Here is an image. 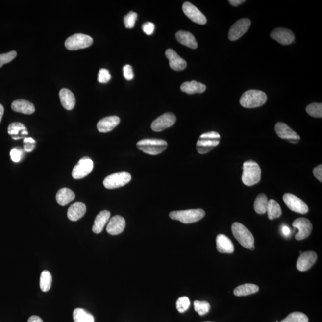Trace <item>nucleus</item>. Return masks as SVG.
<instances>
[{"instance_id": "1", "label": "nucleus", "mask_w": 322, "mask_h": 322, "mask_svg": "<svg viewBox=\"0 0 322 322\" xmlns=\"http://www.w3.org/2000/svg\"><path fill=\"white\" fill-rule=\"evenodd\" d=\"M261 175V170L257 162L252 160L244 162L242 181L245 185L252 186L259 183Z\"/></svg>"}, {"instance_id": "2", "label": "nucleus", "mask_w": 322, "mask_h": 322, "mask_svg": "<svg viewBox=\"0 0 322 322\" xmlns=\"http://www.w3.org/2000/svg\"><path fill=\"white\" fill-rule=\"evenodd\" d=\"M268 96L262 91L250 90L245 92L240 99L242 106L246 108H255L265 104Z\"/></svg>"}, {"instance_id": "3", "label": "nucleus", "mask_w": 322, "mask_h": 322, "mask_svg": "<svg viewBox=\"0 0 322 322\" xmlns=\"http://www.w3.org/2000/svg\"><path fill=\"white\" fill-rule=\"evenodd\" d=\"M233 235L242 247L254 250V238L248 228L240 223H234L232 226Z\"/></svg>"}, {"instance_id": "4", "label": "nucleus", "mask_w": 322, "mask_h": 322, "mask_svg": "<svg viewBox=\"0 0 322 322\" xmlns=\"http://www.w3.org/2000/svg\"><path fill=\"white\" fill-rule=\"evenodd\" d=\"M167 143L164 140L147 139L140 140L137 147L142 152L151 155H156L163 152L167 148Z\"/></svg>"}, {"instance_id": "5", "label": "nucleus", "mask_w": 322, "mask_h": 322, "mask_svg": "<svg viewBox=\"0 0 322 322\" xmlns=\"http://www.w3.org/2000/svg\"><path fill=\"white\" fill-rule=\"evenodd\" d=\"M171 219L178 220L184 224L193 223L197 222L204 217L205 211L202 209H192L183 211L171 212L169 214Z\"/></svg>"}, {"instance_id": "6", "label": "nucleus", "mask_w": 322, "mask_h": 322, "mask_svg": "<svg viewBox=\"0 0 322 322\" xmlns=\"http://www.w3.org/2000/svg\"><path fill=\"white\" fill-rule=\"evenodd\" d=\"M220 135L216 131L201 135L197 143V150L200 154L207 153L220 143Z\"/></svg>"}, {"instance_id": "7", "label": "nucleus", "mask_w": 322, "mask_h": 322, "mask_svg": "<svg viewBox=\"0 0 322 322\" xmlns=\"http://www.w3.org/2000/svg\"><path fill=\"white\" fill-rule=\"evenodd\" d=\"M131 180L130 173L126 172H118L107 176L103 181V185L107 189L120 188L126 185Z\"/></svg>"}, {"instance_id": "8", "label": "nucleus", "mask_w": 322, "mask_h": 322, "mask_svg": "<svg viewBox=\"0 0 322 322\" xmlns=\"http://www.w3.org/2000/svg\"><path fill=\"white\" fill-rule=\"evenodd\" d=\"M93 39L89 35L76 34L71 36L65 41V47L70 50L89 48L92 45Z\"/></svg>"}, {"instance_id": "9", "label": "nucleus", "mask_w": 322, "mask_h": 322, "mask_svg": "<svg viewBox=\"0 0 322 322\" xmlns=\"http://www.w3.org/2000/svg\"><path fill=\"white\" fill-rule=\"evenodd\" d=\"M94 168V163L89 157L85 156L81 158L78 164L74 167L72 176L74 179L83 178L92 172Z\"/></svg>"}, {"instance_id": "10", "label": "nucleus", "mask_w": 322, "mask_h": 322, "mask_svg": "<svg viewBox=\"0 0 322 322\" xmlns=\"http://www.w3.org/2000/svg\"><path fill=\"white\" fill-rule=\"evenodd\" d=\"M283 200L286 206L291 211L296 213L304 214L309 211V207L306 203L301 199L291 194H285L283 196Z\"/></svg>"}, {"instance_id": "11", "label": "nucleus", "mask_w": 322, "mask_h": 322, "mask_svg": "<svg viewBox=\"0 0 322 322\" xmlns=\"http://www.w3.org/2000/svg\"><path fill=\"white\" fill-rule=\"evenodd\" d=\"M251 22L249 19L244 18L234 24L228 32V37L230 41H236L243 36L249 29Z\"/></svg>"}, {"instance_id": "12", "label": "nucleus", "mask_w": 322, "mask_h": 322, "mask_svg": "<svg viewBox=\"0 0 322 322\" xmlns=\"http://www.w3.org/2000/svg\"><path fill=\"white\" fill-rule=\"evenodd\" d=\"M293 226L299 230L296 235L297 241L304 240L309 237L313 229L312 223L305 218H298L294 220Z\"/></svg>"}, {"instance_id": "13", "label": "nucleus", "mask_w": 322, "mask_h": 322, "mask_svg": "<svg viewBox=\"0 0 322 322\" xmlns=\"http://www.w3.org/2000/svg\"><path fill=\"white\" fill-rule=\"evenodd\" d=\"M275 131L280 138L288 140V142L293 143H297L299 142V135L285 123H277L275 125Z\"/></svg>"}, {"instance_id": "14", "label": "nucleus", "mask_w": 322, "mask_h": 322, "mask_svg": "<svg viewBox=\"0 0 322 322\" xmlns=\"http://www.w3.org/2000/svg\"><path fill=\"white\" fill-rule=\"evenodd\" d=\"M175 122V115L172 113H166L153 121L151 125V128L154 131L160 132L171 127Z\"/></svg>"}, {"instance_id": "15", "label": "nucleus", "mask_w": 322, "mask_h": 322, "mask_svg": "<svg viewBox=\"0 0 322 322\" xmlns=\"http://www.w3.org/2000/svg\"><path fill=\"white\" fill-rule=\"evenodd\" d=\"M183 11L184 13L195 23L205 25L207 21L202 13L191 2H184L183 5Z\"/></svg>"}, {"instance_id": "16", "label": "nucleus", "mask_w": 322, "mask_h": 322, "mask_svg": "<svg viewBox=\"0 0 322 322\" xmlns=\"http://www.w3.org/2000/svg\"><path fill=\"white\" fill-rule=\"evenodd\" d=\"M318 256L314 251H307L301 253L297 260V268L298 271L305 272L308 271L314 265L317 260Z\"/></svg>"}, {"instance_id": "17", "label": "nucleus", "mask_w": 322, "mask_h": 322, "mask_svg": "<svg viewBox=\"0 0 322 322\" xmlns=\"http://www.w3.org/2000/svg\"><path fill=\"white\" fill-rule=\"evenodd\" d=\"M271 37L282 45H289L294 42L295 35L290 29L276 28L272 32Z\"/></svg>"}, {"instance_id": "18", "label": "nucleus", "mask_w": 322, "mask_h": 322, "mask_svg": "<svg viewBox=\"0 0 322 322\" xmlns=\"http://www.w3.org/2000/svg\"><path fill=\"white\" fill-rule=\"evenodd\" d=\"M126 222L120 216H115L109 220L106 227L107 232L111 235H120L125 229Z\"/></svg>"}, {"instance_id": "19", "label": "nucleus", "mask_w": 322, "mask_h": 322, "mask_svg": "<svg viewBox=\"0 0 322 322\" xmlns=\"http://www.w3.org/2000/svg\"><path fill=\"white\" fill-rule=\"evenodd\" d=\"M166 56L169 60L170 67L176 71H183L187 67L185 60L181 58L177 53L172 49H168L166 51Z\"/></svg>"}, {"instance_id": "20", "label": "nucleus", "mask_w": 322, "mask_h": 322, "mask_svg": "<svg viewBox=\"0 0 322 322\" xmlns=\"http://www.w3.org/2000/svg\"><path fill=\"white\" fill-rule=\"evenodd\" d=\"M120 123V118L117 116L107 117L99 121L98 130L100 133H108L116 127Z\"/></svg>"}, {"instance_id": "21", "label": "nucleus", "mask_w": 322, "mask_h": 322, "mask_svg": "<svg viewBox=\"0 0 322 322\" xmlns=\"http://www.w3.org/2000/svg\"><path fill=\"white\" fill-rule=\"evenodd\" d=\"M216 245L217 250L223 254H232L235 250L232 241L223 234L217 236Z\"/></svg>"}, {"instance_id": "22", "label": "nucleus", "mask_w": 322, "mask_h": 322, "mask_svg": "<svg viewBox=\"0 0 322 322\" xmlns=\"http://www.w3.org/2000/svg\"><path fill=\"white\" fill-rule=\"evenodd\" d=\"M86 213V206L82 202H76L71 205L68 210V217L71 221L76 222Z\"/></svg>"}, {"instance_id": "23", "label": "nucleus", "mask_w": 322, "mask_h": 322, "mask_svg": "<svg viewBox=\"0 0 322 322\" xmlns=\"http://www.w3.org/2000/svg\"><path fill=\"white\" fill-rule=\"evenodd\" d=\"M59 97L62 106L65 109L70 111L74 108L76 103L75 97L71 90L62 89L60 91Z\"/></svg>"}, {"instance_id": "24", "label": "nucleus", "mask_w": 322, "mask_h": 322, "mask_svg": "<svg viewBox=\"0 0 322 322\" xmlns=\"http://www.w3.org/2000/svg\"><path fill=\"white\" fill-rule=\"evenodd\" d=\"M175 38H177L179 43L181 45L188 47L192 49H196L198 48V43L196 39L191 32L179 31L175 34Z\"/></svg>"}, {"instance_id": "25", "label": "nucleus", "mask_w": 322, "mask_h": 322, "mask_svg": "<svg viewBox=\"0 0 322 322\" xmlns=\"http://www.w3.org/2000/svg\"><path fill=\"white\" fill-rule=\"evenodd\" d=\"M111 213L107 210H103L96 216L94 224L92 228L93 232L99 234L102 232L104 227L109 222Z\"/></svg>"}, {"instance_id": "26", "label": "nucleus", "mask_w": 322, "mask_h": 322, "mask_svg": "<svg viewBox=\"0 0 322 322\" xmlns=\"http://www.w3.org/2000/svg\"><path fill=\"white\" fill-rule=\"evenodd\" d=\"M12 109L13 111L26 115L32 114L35 110L34 104L25 100L14 101L12 104Z\"/></svg>"}, {"instance_id": "27", "label": "nucleus", "mask_w": 322, "mask_h": 322, "mask_svg": "<svg viewBox=\"0 0 322 322\" xmlns=\"http://www.w3.org/2000/svg\"><path fill=\"white\" fill-rule=\"evenodd\" d=\"M206 89L205 85L195 81L184 82L180 87L181 90L188 95L202 93L205 92Z\"/></svg>"}, {"instance_id": "28", "label": "nucleus", "mask_w": 322, "mask_h": 322, "mask_svg": "<svg viewBox=\"0 0 322 322\" xmlns=\"http://www.w3.org/2000/svg\"><path fill=\"white\" fill-rule=\"evenodd\" d=\"M8 133L12 136L13 139L19 140L23 139L24 136L28 134L27 128L23 124L21 123H12L8 127Z\"/></svg>"}, {"instance_id": "29", "label": "nucleus", "mask_w": 322, "mask_h": 322, "mask_svg": "<svg viewBox=\"0 0 322 322\" xmlns=\"http://www.w3.org/2000/svg\"><path fill=\"white\" fill-rule=\"evenodd\" d=\"M56 201L58 204L65 206L73 201L75 198V193L68 188L60 189L56 194Z\"/></svg>"}, {"instance_id": "30", "label": "nucleus", "mask_w": 322, "mask_h": 322, "mask_svg": "<svg viewBox=\"0 0 322 322\" xmlns=\"http://www.w3.org/2000/svg\"><path fill=\"white\" fill-rule=\"evenodd\" d=\"M259 291V287L257 285L252 283H246L238 286L233 291L235 296L237 297L247 296L250 294H255Z\"/></svg>"}, {"instance_id": "31", "label": "nucleus", "mask_w": 322, "mask_h": 322, "mask_svg": "<svg viewBox=\"0 0 322 322\" xmlns=\"http://www.w3.org/2000/svg\"><path fill=\"white\" fill-rule=\"evenodd\" d=\"M73 318L75 322H95V318L92 314L81 308L74 310Z\"/></svg>"}, {"instance_id": "32", "label": "nucleus", "mask_w": 322, "mask_h": 322, "mask_svg": "<svg viewBox=\"0 0 322 322\" xmlns=\"http://www.w3.org/2000/svg\"><path fill=\"white\" fill-rule=\"evenodd\" d=\"M268 198L265 194L258 195L254 202V210L256 213L259 214H265L268 205Z\"/></svg>"}, {"instance_id": "33", "label": "nucleus", "mask_w": 322, "mask_h": 322, "mask_svg": "<svg viewBox=\"0 0 322 322\" xmlns=\"http://www.w3.org/2000/svg\"><path fill=\"white\" fill-rule=\"evenodd\" d=\"M267 212L270 220L279 218L282 215L281 208L279 203L273 199L269 200Z\"/></svg>"}, {"instance_id": "34", "label": "nucleus", "mask_w": 322, "mask_h": 322, "mask_svg": "<svg viewBox=\"0 0 322 322\" xmlns=\"http://www.w3.org/2000/svg\"><path fill=\"white\" fill-rule=\"evenodd\" d=\"M52 283V276L50 272L44 271L41 274L40 285L41 291L48 292L50 290Z\"/></svg>"}, {"instance_id": "35", "label": "nucleus", "mask_w": 322, "mask_h": 322, "mask_svg": "<svg viewBox=\"0 0 322 322\" xmlns=\"http://www.w3.org/2000/svg\"><path fill=\"white\" fill-rule=\"evenodd\" d=\"M280 322H309V318L301 312H293Z\"/></svg>"}, {"instance_id": "36", "label": "nucleus", "mask_w": 322, "mask_h": 322, "mask_svg": "<svg viewBox=\"0 0 322 322\" xmlns=\"http://www.w3.org/2000/svg\"><path fill=\"white\" fill-rule=\"evenodd\" d=\"M306 112L311 117L315 118L322 117V104L313 103L306 107Z\"/></svg>"}, {"instance_id": "37", "label": "nucleus", "mask_w": 322, "mask_h": 322, "mask_svg": "<svg viewBox=\"0 0 322 322\" xmlns=\"http://www.w3.org/2000/svg\"><path fill=\"white\" fill-rule=\"evenodd\" d=\"M195 310L200 316L205 315L210 310V304L207 301H195L194 302Z\"/></svg>"}, {"instance_id": "38", "label": "nucleus", "mask_w": 322, "mask_h": 322, "mask_svg": "<svg viewBox=\"0 0 322 322\" xmlns=\"http://www.w3.org/2000/svg\"><path fill=\"white\" fill-rule=\"evenodd\" d=\"M190 305H191V301L188 297H181L179 298L176 302V307L180 313L185 312L188 310Z\"/></svg>"}, {"instance_id": "39", "label": "nucleus", "mask_w": 322, "mask_h": 322, "mask_svg": "<svg viewBox=\"0 0 322 322\" xmlns=\"http://www.w3.org/2000/svg\"><path fill=\"white\" fill-rule=\"evenodd\" d=\"M137 19V14L136 12H130L125 16L124 18V23L126 28H133Z\"/></svg>"}, {"instance_id": "40", "label": "nucleus", "mask_w": 322, "mask_h": 322, "mask_svg": "<svg viewBox=\"0 0 322 322\" xmlns=\"http://www.w3.org/2000/svg\"><path fill=\"white\" fill-rule=\"evenodd\" d=\"M17 56L15 51H12L7 53L0 54V68H1L5 63L12 62Z\"/></svg>"}, {"instance_id": "41", "label": "nucleus", "mask_w": 322, "mask_h": 322, "mask_svg": "<svg viewBox=\"0 0 322 322\" xmlns=\"http://www.w3.org/2000/svg\"><path fill=\"white\" fill-rule=\"evenodd\" d=\"M111 79V75L108 70L101 69L98 74V81L101 84H106Z\"/></svg>"}, {"instance_id": "42", "label": "nucleus", "mask_w": 322, "mask_h": 322, "mask_svg": "<svg viewBox=\"0 0 322 322\" xmlns=\"http://www.w3.org/2000/svg\"><path fill=\"white\" fill-rule=\"evenodd\" d=\"M35 141L31 137H25L24 139V150L27 152H31L35 147Z\"/></svg>"}, {"instance_id": "43", "label": "nucleus", "mask_w": 322, "mask_h": 322, "mask_svg": "<svg viewBox=\"0 0 322 322\" xmlns=\"http://www.w3.org/2000/svg\"><path fill=\"white\" fill-rule=\"evenodd\" d=\"M23 151L17 148H13L10 152V158L13 162H19L23 156Z\"/></svg>"}, {"instance_id": "44", "label": "nucleus", "mask_w": 322, "mask_h": 322, "mask_svg": "<svg viewBox=\"0 0 322 322\" xmlns=\"http://www.w3.org/2000/svg\"><path fill=\"white\" fill-rule=\"evenodd\" d=\"M124 76L126 80L130 81L134 78L133 68L130 65H126L123 68Z\"/></svg>"}, {"instance_id": "45", "label": "nucleus", "mask_w": 322, "mask_h": 322, "mask_svg": "<svg viewBox=\"0 0 322 322\" xmlns=\"http://www.w3.org/2000/svg\"><path fill=\"white\" fill-rule=\"evenodd\" d=\"M155 25L152 23H145L142 26L143 32L148 35H152L154 31H155Z\"/></svg>"}, {"instance_id": "46", "label": "nucleus", "mask_w": 322, "mask_h": 322, "mask_svg": "<svg viewBox=\"0 0 322 322\" xmlns=\"http://www.w3.org/2000/svg\"><path fill=\"white\" fill-rule=\"evenodd\" d=\"M313 175L318 179L319 181L322 182V166L319 165L318 167L315 168L313 171Z\"/></svg>"}, {"instance_id": "47", "label": "nucleus", "mask_w": 322, "mask_h": 322, "mask_svg": "<svg viewBox=\"0 0 322 322\" xmlns=\"http://www.w3.org/2000/svg\"><path fill=\"white\" fill-rule=\"evenodd\" d=\"M246 1H244V0H230V1H228L231 5L235 7L238 6V5L243 4Z\"/></svg>"}, {"instance_id": "48", "label": "nucleus", "mask_w": 322, "mask_h": 322, "mask_svg": "<svg viewBox=\"0 0 322 322\" xmlns=\"http://www.w3.org/2000/svg\"><path fill=\"white\" fill-rule=\"evenodd\" d=\"M27 322H44L42 319L39 316L34 315L31 316L27 321Z\"/></svg>"}, {"instance_id": "49", "label": "nucleus", "mask_w": 322, "mask_h": 322, "mask_svg": "<svg viewBox=\"0 0 322 322\" xmlns=\"http://www.w3.org/2000/svg\"><path fill=\"white\" fill-rule=\"evenodd\" d=\"M282 233L285 236L290 235L291 233L290 228L288 226H286V225H283L282 227Z\"/></svg>"}, {"instance_id": "50", "label": "nucleus", "mask_w": 322, "mask_h": 322, "mask_svg": "<svg viewBox=\"0 0 322 322\" xmlns=\"http://www.w3.org/2000/svg\"><path fill=\"white\" fill-rule=\"evenodd\" d=\"M4 109L3 106L0 104V123L1 122L2 116H3Z\"/></svg>"}, {"instance_id": "51", "label": "nucleus", "mask_w": 322, "mask_h": 322, "mask_svg": "<svg viewBox=\"0 0 322 322\" xmlns=\"http://www.w3.org/2000/svg\"></svg>"}]
</instances>
